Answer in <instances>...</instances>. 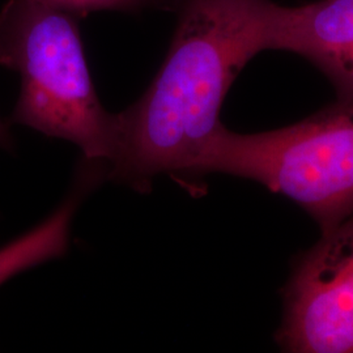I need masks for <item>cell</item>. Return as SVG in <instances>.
Here are the masks:
<instances>
[{
    "label": "cell",
    "instance_id": "6",
    "mask_svg": "<svg viewBox=\"0 0 353 353\" xmlns=\"http://www.w3.org/2000/svg\"><path fill=\"white\" fill-rule=\"evenodd\" d=\"M77 202V196H71L43 223L0 248V285L14 275L67 252Z\"/></svg>",
    "mask_w": 353,
    "mask_h": 353
},
{
    "label": "cell",
    "instance_id": "1",
    "mask_svg": "<svg viewBox=\"0 0 353 353\" xmlns=\"http://www.w3.org/2000/svg\"><path fill=\"white\" fill-rule=\"evenodd\" d=\"M278 4L271 0H178V24L150 88L117 114L109 178L139 191L159 174L182 178L214 132L241 70L272 50Z\"/></svg>",
    "mask_w": 353,
    "mask_h": 353
},
{
    "label": "cell",
    "instance_id": "3",
    "mask_svg": "<svg viewBox=\"0 0 353 353\" xmlns=\"http://www.w3.org/2000/svg\"><path fill=\"white\" fill-rule=\"evenodd\" d=\"M225 173L287 196L322 230L353 214V100L292 126L239 134L220 127L185 176Z\"/></svg>",
    "mask_w": 353,
    "mask_h": 353
},
{
    "label": "cell",
    "instance_id": "8",
    "mask_svg": "<svg viewBox=\"0 0 353 353\" xmlns=\"http://www.w3.org/2000/svg\"><path fill=\"white\" fill-rule=\"evenodd\" d=\"M12 145V138L7 126L0 119V147L1 148H10Z\"/></svg>",
    "mask_w": 353,
    "mask_h": 353
},
{
    "label": "cell",
    "instance_id": "5",
    "mask_svg": "<svg viewBox=\"0 0 353 353\" xmlns=\"http://www.w3.org/2000/svg\"><path fill=\"white\" fill-rule=\"evenodd\" d=\"M272 50L306 58L331 80L338 99L353 100V0L279 6Z\"/></svg>",
    "mask_w": 353,
    "mask_h": 353
},
{
    "label": "cell",
    "instance_id": "4",
    "mask_svg": "<svg viewBox=\"0 0 353 353\" xmlns=\"http://www.w3.org/2000/svg\"><path fill=\"white\" fill-rule=\"evenodd\" d=\"M276 341L290 352L353 353V214L294 265Z\"/></svg>",
    "mask_w": 353,
    "mask_h": 353
},
{
    "label": "cell",
    "instance_id": "2",
    "mask_svg": "<svg viewBox=\"0 0 353 353\" xmlns=\"http://www.w3.org/2000/svg\"><path fill=\"white\" fill-rule=\"evenodd\" d=\"M45 0H8L0 11V64L19 72L13 123L68 140L87 160L110 164L118 144L117 114L93 85L77 20Z\"/></svg>",
    "mask_w": 353,
    "mask_h": 353
},
{
    "label": "cell",
    "instance_id": "7",
    "mask_svg": "<svg viewBox=\"0 0 353 353\" xmlns=\"http://www.w3.org/2000/svg\"><path fill=\"white\" fill-rule=\"evenodd\" d=\"M79 17L99 11H123L138 12L143 10L160 8L176 10L178 0H45Z\"/></svg>",
    "mask_w": 353,
    "mask_h": 353
}]
</instances>
